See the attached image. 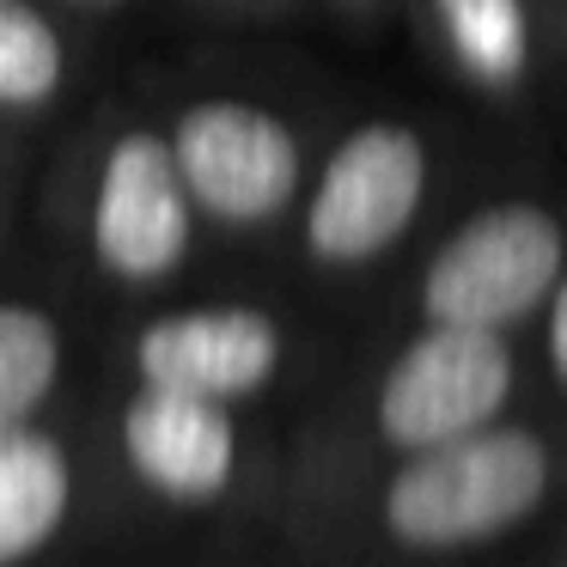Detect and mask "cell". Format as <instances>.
Returning <instances> with one entry per match:
<instances>
[{
	"label": "cell",
	"instance_id": "6da1fadb",
	"mask_svg": "<svg viewBox=\"0 0 567 567\" xmlns=\"http://www.w3.org/2000/svg\"><path fill=\"white\" fill-rule=\"evenodd\" d=\"M549 494V445L530 427H476L421 445L384 488V530L403 549L445 555L525 525Z\"/></svg>",
	"mask_w": 567,
	"mask_h": 567
},
{
	"label": "cell",
	"instance_id": "7a4b0ae2",
	"mask_svg": "<svg viewBox=\"0 0 567 567\" xmlns=\"http://www.w3.org/2000/svg\"><path fill=\"white\" fill-rule=\"evenodd\" d=\"M561 226L537 202H501L464 220L421 275L427 323L457 330H506L561 287Z\"/></svg>",
	"mask_w": 567,
	"mask_h": 567
},
{
	"label": "cell",
	"instance_id": "3957f363",
	"mask_svg": "<svg viewBox=\"0 0 567 567\" xmlns=\"http://www.w3.org/2000/svg\"><path fill=\"white\" fill-rule=\"evenodd\" d=\"M513 396V348L501 330L427 323L379 384V433L403 452L488 427Z\"/></svg>",
	"mask_w": 567,
	"mask_h": 567
},
{
	"label": "cell",
	"instance_id": "277c9868",
	"mask_svg": "<svg viewBox=\"0 0 567 567\" xmlns=\"http://www.w3.org/2000/svg\"><path fill=\"white\" fill-rule=\"evenodd\" d=\"M427 196V147L403 123H367L330 153L306 202V250L318 262H372L409 233Z\"/></svg>",
	"mask_w": 567,
	"mask_h": 567
},
{
	"label": "cell",
	"instance_id": "5b68a950",
	"mask_svg": "<svg viewBox=\"0 0 567 567\" xmlns=\"http://www.w3.org/2000/svg\"><path fill=\"white\" fill-rule=\"evenodd\" d=\"M184 177L189 208H208L226 226H257L281 214L299 189V141L281 116L245 99H208L177 116L165 141Z\"/></svg>",
	"mask_w": 567,
	"mask_h": 567
},
{
	"label": "cell",
	"instance_id": "8992f818",
	"mask_svg": "<svg viewBox=\"0 0 567 567\" xmlns=\"http://www.w3.org/2000/svg\"><path fill=\"white\" fill-rule=\"evenodd\" d=\"M92 250L116 281H165L189 250V196L159 135H123L92 196Z\"/></svg>",
	"mask_w": 567,
	"mask_h": 567
},
{
	"label": "cell",
	"instance_id": "52a82bcc",
	"mask_svg": "<svg viewBox=\"0 0 567 567\" xmlns=\"http://www.w3.org/2000/svg\"><path fill=\"white\" fill-rule=\"evenodd\" d=\"M141 384L153 391H184L208 403H238L269 384L281 367V330L257 306H202L153 318L135 342Z\"/></svg>",
	"mask_w": 567,
	"mask_h": 567
},
{
	"label": "cell",
	"instance_id": "ba28073f",
	"mask_svg": "<svg viewBox=\"0 0 567 567\" xmlns=\"http://www.w3.org/2000/svg\"><path fill=\"white\" fill-rule=\"evenodd\" d=\"M123 457L153 494L165 501H214L226 494L238 470V427L226 415V403L184 391H141L123 409Z\"/></svg>",
	"mask_w": 567,
	"mask_h": 567
},
{
	"label": "cell",
	"instance_id": "9c48e42d",
	"mask_svg": "<svg viewBox=\"0 0 567 567\" xmlns=\"http://www.w3.org/2000/svg\"><path fill=\"white\" fill-rule=\"evenodd\" d=\"M74 506V464L38 427L0 433V567H19L62 530Z\"/></svg>",
	"mask_w": 567,
	"mask_h": 567
},
{
	"label": "cell",
	"instance_id": "30bf717a",
	"mask_svg": "<svg viewBox=\"0 0 567 567\" xmlns=\"http://www.w3.org/2000/svg\"><path fill=\"white\" fill-rule=\"evenodd\" d=\"M62 379V330L38 306H0V433L31 427Z\"/></svg>",
	"mask_w": 567,
	"mask_h": 567
},
{
	"label": "cell",
	"instance_id": "8fae6325",
	"mask_svg": "<svg viewBox=\"0 0 567 567\" xmlns=\"http://www.w3.org/2000/svg\"><path fill=\"white\" fill-rule=\"evenodd\" d=\"M464 74L482 86H513L530 62V19L525 0H433Z\"/></svg>",
	"mask_w": 567,
	"mask_h": 567
},
{
	"label": "cell",
	"instance_id": "7c38bea8",
	"mask_svg": "<svg viewBox=\"0 0 567 567\" xmlns=\"http://www.w3.org/2000/svg\"><path fill=\"white\" fill-rule=\"evenodd\" d=\"M62 74L68 55L50 19L31 0H0V104H13V111L50 104Z\"/></svg>",
	"mask_w": 567,
	"mask_h": 567
},
{
	"label": "cell",
	"instance_id": "4fadbf2b",
	"mask_svg": "<svg viewBox=\"0 0 567 567\" xmlns=\"http://www.w3.org/2000/svg\"><path fill=\"white\" fill-rule=\"evenodd\" d=\"M549 372L555 379H567V293L561 287H549Z\"/></svg>",
	"mask_w": 567,
	"mask_h": 567
}]
</instances>
